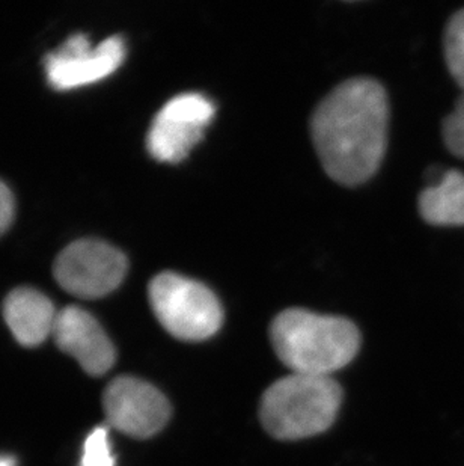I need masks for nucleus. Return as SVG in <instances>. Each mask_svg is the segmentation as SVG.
<instances>
[{"label":"nucleus","instance_id":"nucleus-1","mask_svg":"<svg viewBox=\"0 0 464 466\" xmlns=\"http://www.w3.org/2000/svg\"><path fill=\"white\" fill-rule=\"evenodd\" d=\"M389 106L385 89L367 77L347 80L312 115V141L328 177L362 185L380 167L388 141Z\"/></svg>","mask_w":464,"mask_h":466},{"label":"nucleus","instance_id":"nucleus-2","mask_svg":"<svg viewBox=\"0 0 464 466\" xmlns=\"http://www.w3.org/2000/svg\"><path fill=\"white\" fill-rule=\"evenodd\" d=\"M273 348L293 373L330 376L359 352L360 334L350 320L291 309L277 314L270 328Z\"/></svg>","mask_w":464,"mask_h":466},{"label":"nucleus","instance_id":"nucleus-3","mask_svg":"<svg viewBox=\"0 0 464 466\" xmlns=\"http://www.w3.org/2000/svg\"><path fill=\"white\" fill-rule=\"evenodd\" d=\"M341 401V387L330 376L293 373L264 392L259 418L277 440H305L332 426Z\"/></svg>","mask_w":464,"mask_h":466},{"label":"nucleus","instance_id":"nucleus-4","mask_svg":"<svg viewBox=\"0 0 464 466\" xmlns=\"http://www.w3.org/2000/svg\"><path fill=\"white\" fill-rule=\"evenodd\" d=\"M148 296L160 325L183 341L210 339L224 321V311L215 293L178 273L163 272L154 278Z\"/></svg>","mask_w":464,"mask_h":466},{"label":"nucleus","instance_id":"nucleus-5","mask_svg":"<svg viewBox=\"0 0 464 466\" xmlns=\"http://www.w3.org/2000/svg\"><path fill=\"white\" fill-rule=\"evenodd\" d=\"M127 257L93 238L71 243L55 261L57 284L80 299H100L116 290L127 275Z\"/></svg>","mask_w":464,"mask_h":466},{"label":"nucleus","instance_id":"nucleus-6","mask_svg":"<svg viewBox=\"0 0 464 466\" xmlns=\"http://www.w3.org/2000/svg\"><path fill=\"white\" fill-rule=\"evenodd\" d=\"M121 36H109L96 47L84 34L71 35L59 49L45 57L47 82L56 91H71L114 75L126 59Z\"/></svg>","mask_w":464,"mask_h":466},{"label":"nucleus","instance_id":"nucleus-7","mask_svg":"<svg viewBox=\"0 0 464 466\" xmlns=\"http://www.w3.org/2000/svg\"><path fill=\"white\" fill-rule=\"evenodd\" d=\"M215 112L213 102L202 94H181L171 98L158 110L149 127V155L158 162H181L201 141Z\"/></svg>","mask_w":464,"mask_h":466},{"label":"nucleus","instance_id":"nucleus-8","mask_svg":"<svg viewBox=\"0 0 464 466\" xmlns=\"http://www.w3.org/2000/svg\"><path fill=\"white\" fill-rule=\"evenodd\" d=\"M103 406L115 431L137 440L156 435L171 418L166 397L151 383L132 376H121L107 385Z\"/></svg>","mask_w":464,"mask_h":466},{"label":"nucleus","instance_id":"nucleus-9","mask_svg":"<svg viewBox=\"0 0 464 466\" xmlns=\"http://www.w3.org/2000/svg\"><path fill=\"white\" fill-rule=\"evenodd\" d=\"M52 337L57 348L75 358L91 376L107 373L116 361V350L105 329L91 312L80 307L71 305L57 312Z\"/></svg>","mask_w":464,"mask_h":466},{"label":"nucleus","instance_id":"nucleus-10","mask_svg":"<svg viewBox=\"0 0 464 466\" xmlns=\"http://www.w3.org/2000/svg\"><path fill=\"white\" fill-rule=\"evenodd\" d=\"M57 312L45 293L29 287L11 291L4 302L5 321L25 348H35L52 337Z\"/></svg>","mask_w":464,"mask_h":466},{"label":"nucleus","instance_id":"nucleus-11","mask_svg":"<svg viewBox=\"0 0 464 466\" xmlns=\"http://www.w3.org/2000/svg\"><path fill=\"white\" fill-rule=\"evenodd\" d=\"M419 213L431 225H464V174L447 171L438 185L419 195Z\"/></svg>","mask_w":464,"mask_h":466},{"label":"nucleus","instance_id":"nucleus-12","mask_svg":"<svg viewBox=\"0 0 464 466\" xmlns=\"http://www.w3.org/2000/svg\"><path fill=\"white\" fill-rule=\"evenodd\" d=\"M445 59L464 94V9L452 15L445 31Z\"/></svg>","mask_w":464,"mask_h":466},{"label":"nucleus","instance_id":"nucleus-13","mask_svg":"<svg viewBox=\"0 0 464 466\" xmlns=\"http://www.w3.org/2000/svg\"><path fill=\"white\" fill-rule=\"evenodd\" d=\"M445 146L452 155L464 158V94L442 124Z\"/></svg>","mask_w":464,"mask_h":466},{"label":"nucleus","instance_id":"nucleus-14","mask_svg":"<svg viewBox=\"0 0 464 466\" xmlns=\"http://www.w3.org/2000/svg\"><path fill=\"white\" fill-rule=\"evenodd\" d=\"M109 433L106 427H96L85 442L82 466H115L110 453Z\"/></svg>","mask_w":464,"mask_h":466},{"label":"nucleus","instance_id":"nucleus-15","mask_svg":"<svg viewBox=\"0 0 464 466\" xmlns=\"http://www.w3.org/2000/svg\"><path fill=\"white\" fill-rule=\"evenodd\" d=\"M15 213V201H14L13 192L4 181H0V236L6 233V229L11 227Z\"/></svg>","mask_w":464,"mask_h":466},{"label":"nucleus","instance_id":"nucleus-16","mask_svg":"<svg viewBox=\"0 0 464 466\" xmlns=\"http://www.w3.org/2000/svg\"><path fill=\"white\" fill-rule=\"evenodd\" d=\"M0 466H14V462L11 459H0Z\"/></svg>","mask_w":464,"mask_h":466}]
</instances>
